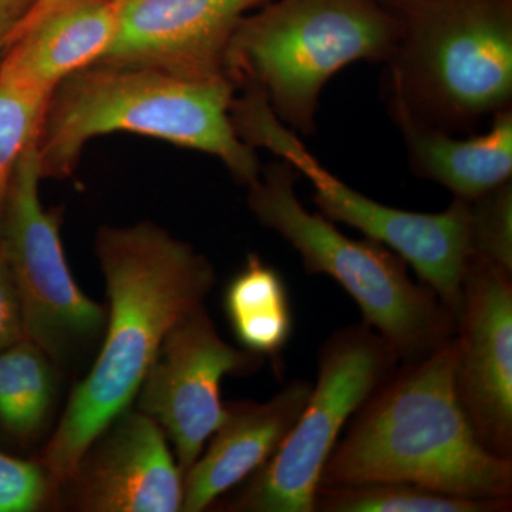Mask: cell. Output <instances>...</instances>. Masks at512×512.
<instances>
[{
    "mask_svg": "<svg viewBox=\"0 0 512 512\" xmlns=\"http://www.w3.org/2000/svg\"><path fill=\"white\" fill-rule=\"evenodd\" d=\"M387 60L397 124L454 133L511 109L512 0H396Z\"/></svg>",
    "mask_w": 512,
    "mask_h": 512,
    "instance_id": "4",
    "label": "cell"
},
{
    "mask_svg": "<svg viewBox=\"0 0 512 512\" xmlns=\"http://www.w3.org/2000/svg\"><path fill=\"white\" fill-rule=\"evenodd\" d=\"M224 311L242 349L278 362L292 338L288 286L274 266L248 255L224 292Z\"/></svg>",
    "mask_w": 512,
    "mask_h": 512,
    "instance_id": "17",
    "label": "cell"
},
{
    "mask_svg": "<svg viewBox=\"0 0 512 512\" xmlns=\"http://www.w3.org/2000/svg\"><path fill=\"white\" fill-rule=\"evenodd\" d=\"M63 485L80 511L183 510V471L164 431L140 410H124L111 421Z\"/></svg>",
    "mask_w": 512,
    "mask_h": 512,
    "instance_id": "13",
    "label": "cell"
},
{
    "mask_svg": "<svg viewBox=\"0 0 512 512\" xmlns=\"http://www.w3.org/2000/svg\"><path fill=\"white\" fill-rule=\"evenodd\" d=\"M456 390L488 451L512 460V272L471 254L456 328Z\"/></svg>",
    "mask_w": 512,
    "mask_h": 512,
    "instance_id": "11",
    "label": "cell"
},
{
    "mask_svg": "<svg viewBox=\"0 0 512 512\" xmlns=\"http://www.w3.org/2000/svg\"><path fill=\"white\" fill-rule=\"evenodd\" d=\"M80 2V0H35L32 10L25 16V20H32L40 18V16L47 15L53 10L63 8V6L72 5V3Z\"/></svg>",
    "mask_w": 512,
    "mask_h": 512,
    "instance_id": "25",
    "label": "cell"
},
{
    "mask_svg": "<svg viewBox=\"0 0 512 512\" xmlns=\"http://www.w3.org/2000/svg\"><path fill=\"white\" fill-rule=\"evenodd\" d=\"M26 338L18 288L5 256L0 251V350Z\"/></svg>",
    "mask_w": 512,
    "mask_h": 512,
    "instance_id": "23",
    "label": "cell"
},
{
    "mask_svg": "<svg viewBox=\"0 0 512 512\" xmlns=\"http://www.w3.org/2000/svg\"><path fill=\"white\" fill-rule=\"evenodd\" d=\"M55 363L23 338L0 350V429L19 440L45 427L56 399Z\"/></svg>",
    "mask_w": 512,
    "mask_h": 512,
    "instance_id": "18",
    "label": "cell"
},
{
    "mask_svg": "<svg viewBox=\"0 0 512 512\" xmlns=\"http://www.w3.org/2000/svg\"><path fill=\"white\" fill-rule=\"evenodd\" d=\"M295 168L282 160L249 188L256 220L296 249L311 275H328L352 296L363 322L376 330L404 363L417 362L456 336L457 322L439 296L416 284L406 261L373 241L346 237L296 197Z\"/></svg>",
    "mask_w": 512,
    "mask_h": 512,
    "instance_id": "6",
    "label": "cell"
},
{
    "mask_svg": "<svg viewBox=\"0 0 512 512\" xmlns=\"http://www.w3.org/2000/svg\"><path fill=\"white\" fill-rule=\"evenodd\" d=\"M399 33L379 0H268L238 23L225 73L258 87L286 127L309 136L326 83L349 64L387 62Z\"/></svg>",
    "mask_w": 512,
    "mask_h": 512,
    "instance_id": "5",
    "label": "cell"
},
{
    "mask_svg": "<svg viewBox=\"0 0 512 512\" xmlns=\"http://www.w3.org/2000/svg\"><path fill=\"white\" fill-rule=\"evenodd\" d=\"M312 386L308 380H293L268 402L225 404V419L210 446L185 471L181 511L207 510L264 466L298 420Z\"/></svg>",
    "mask_w": 512,
    "mask_h": 512,
    "instance_id": "14",
    "label": "cell"
},
{
    "mask_svg": "<svg viewBox=\"0 0 512 512\" xmlns=\"http://www.w3.org/2000/svg\"><path fill=\"white\" fill-rule=\"evenodd\" d=\"M231 119L245 143L268 148L311 181L313 202L323 217L359 229L412 265L420 281L436 292L457 322L464 272L473 254L470 201L454 197L446 211L420 214L360 194L320 165L254 86H247L244 96L232 101Z\"/></svg>",
    "mask_w": 512,
    "mask_h": 512,
    "instance_id": "7",
    "label": "cell"
},
{
    "mask_svg": "<svg viewBox=\"0 0 512 512\" xmlns=\"http://www.w3.org/2000/svg\"><path fill=\"white\" fill-rule=\"evenodd\" d=\"M456 336L396 367L350 419L319 487L399 481L457 497L512 500V460L488 451L456 390Z\"/></svg>",
    "mask_w": 512,
    "mask_h": 512,
    "instance_id": "2",
    "label": "cell"
},
{
    "mask_svg": "<svg viewBox=\"0 0 512 512\" xmlns=\"http://www.w3.org/2000/svg\"><path fill=\"white\" fill-rule=\"evenodd\" d=\"M53 487L42 463L0 451V512H32L46 504Z\"/></svg>",
    "mask_w": 512,
    "mask_h": 512,
    "instance_id": "22",
    "label": "cell"
},
{
    "mask_svg": "<svg viewBox=\"0 0 512 512\" xmlns=\"http://www.w3.org/2000/svg\"><path fill=\"white\" fill-rule=\"evenodd\" d=\"M120 0H80L20 22L3 59L55 92L67 77L99 63L116 36Z\"/></svg>",
    "mask_w": 512,
    "mask_h": 512,
    "instance_id": "15",
    "label": "cell"
},
{
    "mask_svg": "<svg viewBox=\"0 0 512 512\" xmlns=\"http://www.w3.org/2000/svg\"><path fill=\"white\" fill-rule=\"evenodd\" d=\"M96 255L109 311L96 362L74 387L43 451L40 463L55 488L73 476L90 444L136 399L165 335L204 303L215 284L204 255L151 222L101 228Z\"/></svg>",
    "mask_w": 512,
    "mask_h": 512,
    "instance_id": "1",
    "label": "cell"
},
{
    "mask_svg": "<svg viewBox=\"0 0 512 512\" xmlns=\"http://www.w3.org/2000/svg\"><path fill=\"white\" fill-rule=\"evenodd\" d=\"M52 90L0 60V228L13 174L26 148L39 138Z\"/></svg>",
    "mask_w": 512,
    "mask_h": 512,
    "instance_id": "20",
    "label": "cell"
},
{
    "mask_svg": "<svg viewBox=\"0 0 512 512\" xmlns=\"http://www.w3.org/2000/svg\"><path fill=\"white\" fill-rule=\"evenodd\" d=\"M266 2L120 0L116 36L99 63L153 67L190 79L227 76L229 40L242 18Z\"/></svg>",
    "mask_w": 512,
    "mask_h": 512,
    "instance_id": "12",
    "label": "cell"
},
{
    "mask_svg": "<svg viewBox=\"0 0 512 512\" xmlns=\"http://www.w3.org/2000/svg\"><path fill=\"white\" fill-rule=\"evenodd\" d=\"M414 173L473 201L512 175V111L495 114L480 136L456 138L447 131L399 123Z\"/></svg>",
    "mask_w": 512,
    "mask_h": 512,
    "instance_id": "16",
    "label": "cell"
},
{
    "mask_svg": "<svg viewBox=\"0 0 512 512\" xmlns=\"http://www.w3.org/2000/svg\"><path fill=\"white\" fill-rule=\"evenodd\" d=\"M400 359L367 323L330 335L311 396L272 457L225 504L232 512H315L323 468L353 414Z\"/></svg>",
    "mask_w": 512,
    "mask_h": 512,
    "instance_id": "8",
    "label": "cell"
},
{
    "mask_svg": "<svg viewBox=\"0 0 512 512\" xmlns=\"http://www.w3.org/2000/svg\"><path fill=\"white\" fill-rule=\"evenodd\" d=\"M234 99L227 76L190 79L153 67L93 64L50 97L37 138L43 178L73 174L92 138L133 133L210 154L251 187L261 165L232 124Z\"/></svg>",
    "mask_w": 512,
    "mask_h": 512,
    "instance_id": "3",
    "label": "cell"
},
{
    "mask_svg": "<svg viewBox=\"0 0 512 512\" xmlns=\"http://www.w3.org/2000/svg\"><path fill=\"white\" fill-rule=\"evenodd\" d=\"M512 500L457 497L420 485L380 481L319 487L315 512H507Z\"/></svg>",
    "mask_w": 512,
    "mask_h": 512,
    "instance_id": "19",
    "label": "cell"
},
{
    "mask_svg": "<svg viewBox=\"0 0 512 512\" xmlns=\"http://www.w3.org/2000/svg\"><path fill=\"white\" fill-rule=\"evenodd\" d=\"M37 138L20 157L0 228V251L18 288L26 338L56 366L86 355L103 336L107 311L74 281L60 238L59 211L43 207Z\"/></svg>",
    "mask_w": 512,
    "mask_h": 512,
    "instance_id": "9",
    "label": "cell"
},
{
    "mask_svg": "<svg viewBox=\"0 0 512 512\" xmlns=\"http://www.w3.org/2000/svg\"><path fill=\"white\" fill-rule=\"evenodd\" d=\"M264 357L221 338L204 303L185 313L165 335L140 390L138 410L151 417L173 443L185 474L225 419L222 379L248 375Z\"/></svg>",
    "mask_w": 512,
    "mask_h": 512,
    "instance_id": "10",
    "label": "cell"
},
{
    "mask_svg": "<svg viewBox=\"0 0 512 512\" xmlns=\"http://www.w3.org/2000/svg\"><path fill=\"white\" fill-rule=\"evenodd\" d=\"M470 239L474 255L512 272V183L470 201Z\"/></svg>",
    "mask_w": 512,
    "mask_h": 512,
    "instance_id": "21",
    "label": "cell"
},
{
    "mask_svg": "<svg viewBox=\"0 0 512 512\" xmlns=\"http://www.w3.org/2000/svg\"><path fill=\"white\" fill-rule=\"evenodd\" d=\"M33 5L35 0H0V20L19 26Z\"/></svg>",
    "mask_w": 512,
    "mask_h": 512,
    "instance_id": "24",
    "label": "cell"
},
{
    "mask_svg": "<svg viewBox=\"0 0 512 512\" xmlns=\"http://www.w3.org/2000/svg\"><path fill=\"white\" fill-rule=\"evenodd\" d=\"M18 26L13 23L3 22L0 20V60L5 55L6 49H8L10 39H12L13 32Z\"/></svg>",
    "mask_w": 512,
    "mask_h": 512,
    "instance_id": "26",
    "label": "cell"
}]
</instances>
